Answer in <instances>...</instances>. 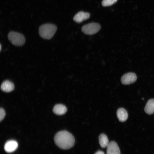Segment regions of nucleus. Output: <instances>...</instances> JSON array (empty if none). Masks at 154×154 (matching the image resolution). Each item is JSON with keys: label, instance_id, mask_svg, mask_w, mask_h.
<instances>
[{"label": "nucleus", "instance_id": "1", "mask_svg": "<svg viewBox=\"0 0 154 154\" xmlns=\"http://www.w3.org/2000/svg\"><path fill=\"white\" fill-rule=\"evenodd\" d=\"M54 143L59 148L67 149L73 147L75 139L73 135L66 131H61L57 133L54 138Z\"/></svg>", "mask_w": 154, "mask_h": 154}, {"label": "nucleus", "instance_id": "6", "mask_svg": "<svg viewBox=\"0 0 154 154\" xmlns=\"http://www.w3.org/2000/svg\"><path fill=\"white\" fill-rule=\"evenodd\" d=\"M107 147L106 154H121L118 145L114 141L109 142Z\"/></svg>", "mask_w": 154, "mask_h": 154}, {"label": "nucleus", "instance_id": "2", "mask_svg": "<svg viewBox=\"0 0 154 154\" xmlns=\"http://www.w3.org/2000/svg\"><path fill=\"white\" fill-rule=\"evenodd\" d=\"M57 30V27L52 24H46L40 26L38 31L39 35L44 39H50L53 36Z\"/></svg>", "mask_w": 154, "mask_h": 154}, {"label": "nucleus", "instance_id": "7", "mask_svg": "<svg viewBox=\"0 0 154 154\" xmlns=\"http://www.w3.org/2000/svg\"><path fill=\"white\" fill-rule=\"evenodd\" d=\"M18 147L17 142L14 140H9L5 144L4 150L7 153H11L15 151Z\"/></svg>", "mask_w": 154, "mask_h": 154}, {"label": "nucleus", "instance_id": "9", "mask_svg": "<svg viewBox=\"0 0 154 154\" xmlns=\"http://www.w3.org/2000/svg\"><path fill=\"white\" fill-rule=\"evenodd\" d=\"M14 88V86L13 83L8 80L3 82L1 86V90L4 92H7L12 91Z\"/></svg>", "mask_w": 154, "mask_h": 154}, {"label": "nucleus", "instance_id": "10", "mask_svg": "<svg viewBox=\"0 0 154 154\" xmlns=\"http://www.w3.org/2000/svg\"><path fill=\"white\" fill-rule=\"evenodd\" d=\"M117 116L118 119L121 122L126 121L128 117V114L126 110L123 108L118 109L117 112Z\"/></svg>", "mask_w": 154, "mask_h": 154}, {"label": "nucleus", "instance_id": "14", "mask_svg": "<svg viewBox=\"0 0 154 154\" xmlns=\"http://www.w3.org/2000/svg\"><path fill=\"white\" fill-rule=\"evenodd\" d=\"M117 1V0H103L102 4L103 6H108L115 3Z\"/></svg>", "mask_w": 154, "mask_h": 154}, {"label": "nucleus", "instance_id": "17", "mask_svg": "<svg viewBox=\"0 0 154 154\" xmlns=\"http://www.w3.org/2000/svg\"><path fill=\"white\" fill-rule=\"evenodd\" d=\"M1 45H0V50H1Z\"/></svg>", "mask_w": 154, "mask_h": 154}, {"label": "nucleus", "instance_id": "5", "mask_svg": "<svg viewBox=\"0 0 154 154\" xmlns=\"http://www.w3.org/2000/svg\"><path fill=\"white\" fill-rule=\"evenodd\" d=\"M136 74L133 72H129L125 74L121 77V83L125 85L132 84L135 82L137 79Z\"/></svg>", "mask_w": 154, "mask_h": 154}, {"label": "nucleus", "instance_id": "12", "mask_svg": "<svg viewBox=\"0 0 154 154\" xmlns=\"http://www.w3.org/2000/svg\"><path fill=\"white\" fill-rule=\"evenodd\" d=\"M145 113L148 114L154 113V99H151L147 102L144 109Z\"/></svg>", "mask_w": 154, "mask_h": 154}, {"label": "nucleus", "instance_id": "8", "mask_svg": "<svg viewBox=\"0 0 154 154\" xmlns=\"http://www.w3.org/2000/svg\"><path fill=\"white\" fill-rule=\"evenodd\" d=\"M90 16L89 13L80 11L76 14L73 17L74 20L78 23H80L88 19Z\"/></svg>", "mask_w": 154, "mask_h": 154}, {"label": "nucleus", "instance_id": "15", "mask_svg": "<svg viewBox=\"0 0 154 154\" xmlns=\"http://www.w3.org/2000/svg\"><path fill=\"white\" fill-rule=\"evenodd\" d=\"M5 115V112L4 110L2 108L0 109V121H1L4 118Z\"/></svg>", "mask_w": 154, "mask_h": 154}, {"label": "nucleus", "instance_id": "4", "mask_svg": "<svg viewBox=\"0 0 154 154\" xmlns=\"http://www.w3.org/2000/svg\"><path fill=\"white\" fill-rule=\"evenodd\" d=\"M100 25L97 23H92L85 25L82 28V31L84 33L92 35L98 32L100 29Z\"/></svg>", "mask_w": 154, "mask_h": 154}, {"label": "nucleus", "instance_id": "3", "mask_svg": "<svg viewBox=\"0 0 154 154\" xmlns=\"http://www.w3.org/2000/svg\"><path fill=\"white\" fill-rule=\"evenodd\" d=\"M8 37L11 43L16 46H21L25 43L24 36L17 32L14 31L10 32L8 34Z\"/></svg>", "mask_w": 154, "mask_h": 154}, {"label": "nucleus", "instance_id": "13", "mask_svg": "<svg viewBox=\"0 0 154 154\" xmlns=\"http://www.w3.org/2000/svg\"><path fill=\"white\" fill-rule=\"evenodd\" d=\"M99 143L102 148L107 147L109 142L107 136L104 134H100L99 137Z\"/></svg>", "mask_w": 154, "mask_h": 154}, {"label": "nucleus", "instance_id": "16", "mask_svg": "<svg viewBox=\"0 0 154 154\" xmlns=\"http://www.w3.org/2000/svg\"><path fill=\"white\" fill-rule=\"evenodd\" d=\"M95 154H104V152L102 151H99L96 152Z\"/></svg>", "mask_w": 154, "mask_h": 154}, {"label": "nucleus", "instance_id": "11", "mask_svg": "<svg viewBox=\"0 0 154 154\" xmlns=\"http://www.w3.org/2000/svg\"><path fill=\"white\" fill-rule=\"evenodd\" d=\"M53 111L55 114L57 115H62L66 112L67 108L63 104H57L54 107Z\"/></svg>", "mask_w": 154, "mask_h": 154}]
</instances>
